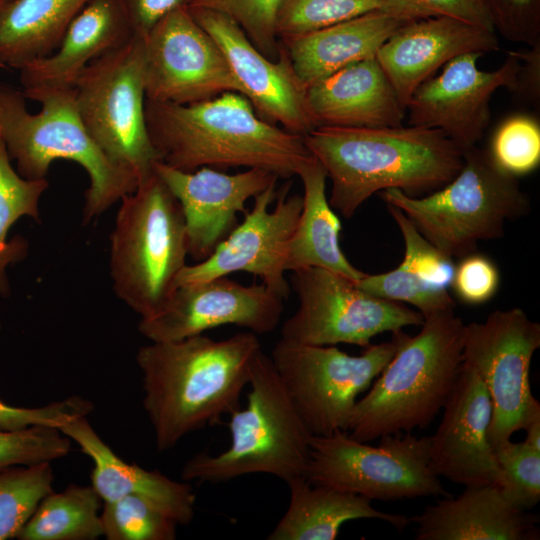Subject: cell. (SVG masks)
I'll return each instance as SVG.
<instances>
[{
    "label": "cell",
    "mask_w": 540,
    "mask_h": 540,
    "mask_svg": "<svg viewBox=\"0 0 540 540\" xmlns=\"http://www.w3.org/2000/svg\"><path fill=\"white\" fill-rule=\"evenodd\" d=\"M260 351L257 334L251 331L222 340L198 334L140 347L136 362L156 448L167 451L239 408Z\"/></svg>",
    "instance_id": "cell-1"
},
{
    "label": "cell",
    "mask_w": 540,
    "mask_h": 540,
    "mask_svg": "<svg viewBox=\"0 0 540 540\" xmlns=\"http://www.w3.org/2000/svg\"><path fill=\"white\" fill-rule=\"evenodd\" d=\"M304 143L331 180L330 206L345 218L386 189L412 197L438 190L463 164V152L442 132L417 126H318Z\"/></svg>",
    "instance_id": "cell-2"
},
{
    "label": "cell",
    "mask_w": 540,
    "mask_h": 540,
    "mask_svg": "<svg viewBox=\"0 0 540 540\" xmlns=\"http://www.w3.org/2000/svg\"><path fill=\"white\" fill-rule=\"evenodd\" d=\"M145 119L160 162L185 172L263 168L287 179L313 158L304 136L261 119L238 92L191 104L145 100Z\"/></svg>",
    "instance_id": "cell-3"
},
{
    "label": "cell",
    "mask_w": 540,
    "mask_h": 540,
    "mask_svg": "<svg viewBox=\"0 0 540 540\" xmlns=\"http://www.w3.org/2000/svg\"><path fill=\"white\" fill-rule=\"evenodd\" d=\"M464 327L454 311L426 317L414 336L402 330L397 349L365 396L346 431L361 442L427 427L448 401L459 376Z\"/></svg>",
    "instance_id": "cell-4"
},
{
    "label": "cell",
    "mask_w": 540,
    "mask_h": 540,
    "mask_svg": "<svg viewBox=\"0 0 540 540\" xmlns=\"http://www.w3.org/2000/svg\"><path fill=\"white\" fill-rule=\"evenodd\" d=\"M26 100L21 90L0 84V139L20 176L45 179L51 163L58 159L79 164L90 182L82 212L84 224L136 190L134 172L112 160L86 129L73 87L39 96L37 113L28 111Z\"/></svg>",
    "instance_id": "cell-5"
},
{
    "label": "cell",
    "mask_w": 540,
    "mask_h": 540,
    "mask_svg": "<svg viewBox=\"0 0 540 540\" xmlns=\"http://www.w3.org/2000/svg\"><path fill=\"white\" fill-rule=\"evenodd\" d=\"M248 385L246 406L229 414L230 445L219 454L201 452L189 459L182 469L185 481L218 483L257 473L286 483L304 477L312 434L263 351Z\"/></svg>",
    "instance_id": "cell-6"
},
{
    "label": "cell",
    "mask_w": 540,
    "mask_h": 540,
    "mask_svg": "<svg viewBox=\"0 0 540 540\" xmlns=\"http://www.w3.org/2000/svg\"><path fill=\"white\" fill-rule=\"evenodd\" d=\"M110 235V276L116 296L141 319L158 313L187 265L181 206L154 172L125 195Z\"/></svg>",
    "instance_id": "cell-7"
},
{
    "label": "cell",
    "mask_w": 540,
    "mask_h": 540,
    "mask_svg": "<svg viewBox=\"0 0 540 540\" xmlns=\"http://www.w3.org/2000/svg\"><path fill=\"white\" fill-rule=\"evenodd\" d=\"M400 209L440 253L454 260L473 253L481 241L498 239L505 222L526 215L529 199L516 177L502 171L488 150L463 151V164L447 184L424 197L399 189L379 192Z\"/></svg>",
    "instance_id": "cell-8"
},
{
    "label": "cell",
    "mask_w": 540,
    "mask_h": 540,
    "mask_svg": "<svg viewBox=\"0 0 540 540\" xmlns=\"http://www.w3.org/2000/svg\"><path fill=\"white\" fill-rule=\"evenodd\" d=\"M143 38L127 43L87 65L73 84L80 117L100 148L130 169L138 184L160 161L145 119Z\"/></svg>",
    "instance_id": "cell-9"
},
{
    "label": "cell",
    "mask_w": 540,
    "mask_h": 540,
    "mask_svg": "<svg viewBox=\"0 0 540 540\" xmlns=\"http://www.w3.org/2000/svg\"><path fill=\"white\" fill-rule=\"evenodd\" d=\"M430 437L384 435L378 446L337 430L312 435L304 477L372 500L451 496L429 465Z\"/></svg>",
    "instance_id": "cell-10"
},
{
    "label": "cell",
    "mask_w": 540,
    "mask_h": 540,
    "mask_svg": "<svg viewBox=\"0 0 540 540\" xmlns=\"http://www.w3.org/2000/svg\"><path fill=\"white\" fill-rule=\"evenodd\" d=\"M398 341L370 344L361 355L335 345L318 346L281 338L271 361L291 401L312 435L346 431L358 396L393 357Z\"/></svg>",
    "instance_id": "cell-11"
},
{
    "label": "cell",
    "mask_w": 540,
    "mask_h": 540,
    "mask_svg": "<svg viewBox=\"0 0 540 540\" xmlns=\"http://www.w3.org/2000/svg\"><path fill=\"white\" fill-rule=\"evenodd\" d=\"M540 347V325L521 308L495 310L483 322L465 324L463 363L486 387L492 407L488 440L494 450L540 415L529 380Z\"/></svg>",
    "instance_id": "cell-12"
},
{
    "label": "cell",
    "mask_w": 540,
    "mask_h": 540,
    "mask_svg": "<svg viewBox=\"0 0 540 540\" xmlns=\"http://www.w3.org/2000/svg\"><path fill=\"white\" fill-rule=\"evenodd\" d=\"M296 312L283 324V339L329 346L340 343L367 347L376 335L421 325L423 316L400 302L380 298L336 272L307 267L292 271Z\"/></svg>",
    "instance_id": "cell-13"
},
{
    "label": "cell",
    "mask_w": 540,
    "mask_h": 540,
    "mask_svg": "<svg viewBox=\"0 0 540 540\" xmlns=\"http://www.w3.org/2000/svg\"><path fill=\"white\" fill-rule=\"evenodd\" d=\"M142 38L146 100L191 104L240 93L220 47L187 6L165 15Z\"/></svg>",
    "instance_id": "cell-14"
},
{
    "label": "cell",
    "mask_w": 540,
    "mask_h": 540,
    "mask_svg": "<svg viewBox=\"0 0 540 540\" xmlns=\"http://www.w3.org/2000/svg\"><path fill=\"white\" fill-rule=\"evenodd\" d=\"M291 185L292 181H287L277 191L274 183L256 195L242 223L208 258L186 265L176 287L248 272L260 277L264 285L283 299L287 298L290 293L285 278L287 250L303 205L301 195H288Z\"/></svg>",
    "instance_id": "cell-15"
},
{
    "label": "cell",
    "mask_w": 540,
    "mask_h": 540,
    "mask_svg": "<svg viewBox=\"0 0 540 540\" xmlns=\"http://www.w3.org/2000/svg\"><path fill=\"white\" fill-rule=\"evenodd\" d=\"M482 55H460L423 82L406 104L408 125L439 130L462 152L476 146L490 123L493 94L513 89L520 65L518 52L509 51L498 69L483 71Z\"/></svg>",
    "instance_id": "cell-16"
},
{
    "label": "cell",
    "mask_w": 540,
    "mask_h": 540,
    "mask_svg": "<svg viewBox=\"0 0 540 540\" xmlns=\"http://www.w3.org/2000/svg\"><path fill=\"white\" fill-rule=\"evenodd\" d=\"M283 298L266 285H243L227 276L178 285L162 309L138 324L150 342L177 341L223 325L272 332L283 313Z\"/></svg>",
    "instance_id": "cell-17"
},
{
    "label": "cell",
    "mask_w": 540,
    "mask_h": 540,
    "mask_svg": "<svg viewBox=\"0 0 540 540\" xmlns=\"http://www.w3.org/2000/svg\"><path fill=\"white\" fill-rule=\"evenodd\" d=\"M188 9L220 47L240 93L261 119L281 124L285 130L301 136L317 127L308 107L307 88L280 42L278 58L271 60L256 49L230 18L211 10Z\"/></svg>",
    "instance_id": "cell-18"
},
{
    "label": "cell",
    "mask_w": 540,
    "mask_h": 540,
    "mask_svg": "<svg viewBox=\"0 0 540 540\" xmlns=\"http://www.w3.org/2000/svg\"><path fill=\"white\" fill-rule=\"evenodd\" d=\"M154 171L181 206L187 253L196 262L208 258L234 230L237 213H245L247 200L279 178L263 168H247L235 174L210 167L185 172L160 161Z\"/></svg>",
    "instance_id": "cell-19"
},
{
    "label": "cell",
    "mask_w": 540,
    "mask_h": 540,
    "mask_svg": "<svg viewBox=\"0 0 540 540\" xmlns=\"http://www.w3.org/2000/svg\"><path fill=\"white\" fill-rule=\"evenodd\" d=\"M430 437L429 465L438 476L466 486L501 484V471L488 440L492 407L473 369L462 362L456 385Z\"/></svg>",
    "instance_id": "cell-20"
},
{
    "label": "cell",
    "mask_w": 540,
    "mask_h": 540,
    "mask_svg": "<svg viewBox=\"0 0 540 540\" xmlns=\"http://www.w3.org/2000/svg\"><path fill=\"white\" fill-rule=\"evenodd\" d=\"M498 47L494 30L436 16L402 25L375 57L406 108L414 91L452 59L471 52L484 54Z\"/></svg>",
    "instance_id": "cell-21"
},
{
    "label": "cell",
    "mask_w": 540,
    "mask_h": 540,
    "mask_svg": "<svg viewBox=\"0 0 540 540\" xmlns=\"http://www.w3.org/2000/svg\"><path fill=\"white\" fill-rule=\"evenodd\" d=\"M134 35L118 0H90L51 54L18 70L22 93L35 101L44 93L72 88L87 65L121 47Z\"/></svg>",
    "instance_id": "cell-22"
},
{
    "label": "cell",
    "mask_w": 540,
    "mask_h": 540,
    "mask_svg": "<svg viewBox=\"0 0 540 540\" xmlns=\"http://www.w3.org/2000/svg\"><path fill=\"white\" fill-rule=\"evenodd\" d=\"M514 506L495 484L466 486L410 519L416 540H536L539 516Z\"/></svg>",
    "instance_id": "cell-23"
},
{
    "label": "cell",
    "mask_w": 540,
    "mask_h": 540,
    "mask_svg": "<svg viewBox=\"0 0 540 540\" xmlns=\"http://www.w3.org/2000/svg\"><path fill=\"white\" fill-rule=\"evenodd\" d=\"M306 98L317 127H397L406 115L376 57L350 64L312 84Z\"/></svg>",
    "instance_id": "cell-24"
},
{
    "label": "cell",
    "mask_w": 540,
    "mask_h": 540,
    "mask_svg": "<svg viewBox=\"0 0 540 540\" xmlns=\"http://www.w3.org/2000/svg\"><path fill=\"white\" fill-rule=\"evenodd\" d=\"M59 430L93 461L92 487L101 500L110 502L127 495L141 496L180 525L192 521L196 495L189 483L122 460L94 431L86 416L75 417Z\"/></svg>",
    "instance_id": "cell-25"
},
{
    "label": "cell",
    "mask_w": 540,
    "mask_h": 540,
    "mask_svg": "<svg viewBox=\"0 0 540 540\" xmlns=\"http://www.w3.org/2000/svg\"><path fill=\"white\" fill-rule=\"evenodd\" d=\"M387 209L402 234L404 258L397 268L381 274L365 273L356 284L380 298L413 305L423 318L454 311L455 301L448 291L454 260L424 238L400 209L393 205Z\"/></svg>",
    "instance_id": "cell-26"
},
{
    "label": "cell",
    "mask_w": 540,
    "mask_h": 540,
    "mask_svg": "<svg viewBox=\"0 0 540 540\" xmlns=\"http://www.w3.org/2000/svg\"><path fill=\"white\" fill-rule=\"evenodd\" d=\"M407 22L386 11H372L279 42L308 88L350 64L375 57L387 39Z\"/></svg>",
    "instance_id": "cell-27"
},
{
    "label": "cell",
    "mask_w": 540,
    "mask_h": 540,
    "mask_svg": "<svg viewBox=\"0 0 540 540\" xmlns=\"http://www.w3.org/2000/svg\"><path fill=\"white\" fill-rule=\"evenodd\" d=\"M289 505L268 540H333L341 526L357 519H379L402 531L410 519L375 509L360 495L308 482L299 476L287 482Z\"/></svg>",
    "instance_id": "cell-28"
},
{
    "label": "cell",
    "mask_w": 540,
    "mask_h": 540,
    "mask_svg": "<svg viewBox=\"0 0 540 540\" xmlns=\"http://www.w3.org/2000/svg\"><path fill=\"white\" fill-rule=\"evenodd\" d=\"M297 176L303 184V205L289 241L286 271L318 267L358 282L365 273L354 267L340 248L341 223L326 196L324 167L313 156Z\"/></svg>",
    "instance_id": "cell-29"
},
{
    "label": "cell",
    "mask_w": 540,
    "mask_h": 540,
    "mask_svg": "<svg viewBox=\"0 0 540 540\" xmlns=\"http://www.w3.org/2000/svg\"><path fill=\"white\" fill-rule=\"evenodd\" d=\"M90 0H9L0 6V70L51 54Z\"/></svg>",
    "instance_id": "cell-30"
},
{
    "label": "cell",
    "mask_w": 540,
    "mask_h": 540,
    "mask_svg": "<svg viewBox=\"0 0 540 540\" xmlns=\"http://www.w3.org/2000/svg\"><path fill=\"white\" fill-rule=\"evenodd\" d=\"M101 498L91 486L50 492L17 536L19 540H95L103 536Z\"/></svg>",
    "instance_id": "cell-31"
},
{
    "label": "cell",
    "mask_w": 540,
    "mask_h": 540,
    "mask_svg": "<svg viewBox=\"0 0 540 540\" xmlns=\"http://www.w3.org/2000/svg\"><path fill=\"white\" fill-rule=\"evenodd\" d=\"M3 141L0 139V297L11 295L7 274L9 266L28 254V241L20 235L9 240L11 227L27 216L40 222L39 202L47 190V179L28 180L18 174L11 164Z\"/></svg>",
    "instance_id": "cell-32"
},
{
    "label": "cell",
    "mask_w": 540,
    "mask_h": 540,
    "mask_svg": "<svg viewBox=\"0 0 540 540\" xmlns=\"http://www.w3.org/2000/svg\"><path fill=\"white\" fill-rule=\"evenodd\" d=\"M379 10L406 21L423 18L407 0H282L276 33L295 36Z\"/></svg>",
    "instance_id": "cell-33"
},
{
    "label": "cell",
    "mask_w": 540,
    "mask_h": 540,
    "mask_svg": "<svg viewBox=\"0 0 540 540\" xmlns=\"http://www.w3.org/2000/svg\"><path fill=\"white\" fill-rule=\"evenodd\" d=\"M50 463L0 468V540L17 538L40 501L53 491Z\"/></svg>",
    "instance_id": "cell-34"
},
{
    "label": "cell",
    "mask_w": 540,
    "mask_h": 540,
    "mask_svg": "<svg viewBox=\"0 0 540 540\" xmlns=\"http://www.w3.org/2000/svg\"><path fill=\"white\" fill-rule=\"evenodd\" d=\"M101 522L107 540H174L177 535L175 519L136 495L104 502Z\"/></svg>",
    "instance_id": "cell-35"
},
{
    "label": "cell",
    "mask_w": 540,
    "mask_h": 540,
    "mask_svg": "<svg viewBox=\"0 0 540 540\" xmlns=\"http://www.w3.org/2000/svg\"><path fill=\"white\" fill-rule=\"evenodd\" d=\"M489 155L505 173L518 177L534 171L540 164V125L529 115L505 119L493 134Z\"/></svg>",
    "instance_id": "cell-36"
},
{
    "label": "cell",
    "mask_w": 540,
    "mask_h": 540,
    "mask_svg": "<svg viewBox=\"0 0 540 540\" xmlns=\"http://www.w3.org/2000/svg\"><path fill=\"white\" fill-rule=\"evenodd\" d=\"M282 0H191L188 8L211 10L233 20L265 57L276 60V19Z\"/></svg>",
    "instance_id": "cell-37"
},
{
    "label": "cell",
    "mask_w": 540,
    "mask_h": 540,
    "mask_svg": "<svg viewBox=\"0 0 540 540\" xmlns=\"http://www.w3.org/2000/svg\"><path fill=\"white\" fill-rule=\"evenodd\" d=\"M494 455L501 471L499 489L516 507L529 510L540 500V451L525 441L498 445Z\"/></svg>",
    "instance_id": "cell-38"
},
{
    "label": "cell",
    "mask_w": 540,
    "mask_h": 540,
    "mask_svg": "<svg viewBox=\"0 0 540 540\" xmlns=\"http://www.w3.org/2000/svg\"><path fill=\"white\" fill-rule=\"evenodd\" d=\"M70 449L71 440L55 427L0 428V468L51 462L65 457Z\"/></svg>",
    "instance_id": "cell-39"
},
{
    "label": "cell",
    "mask_w": 540,
    "mask_h": 540,
    "mask_svg": "<svg viewBox=\"0 0 540 540\" xmlns=\"http://www.w3.org/2000/svg\"><path fill=\"white\" fill-rule=\"evenodd\" d=\"M495 33L533 46L540 42V0H480Z\"/></svg>",
    "instance_id": "cell-40"
},
{
    "label": "cell",
    "mask_w": 540,
    "mask_h": 540,
    "mask_svg": "<svg viewBox=\"0 0 540 540\" xmlns=\"http://www.w3.org/2000/svg\"><path fill=\"white\" fill-rule=\"evenodd\" d=\"M0 323V332H1ZM93 404L79 396H71L61 401L36 408L15 407L0 399V428L19 430L31 426L60 428L78 416H87Z\"/></svg>",
    "instance_id": "cell-41"
},
{
    "label": "cell",
    "mask_w": 540,
    "mask_h": 540,
    "mask_svg": "<svg viewBox=\"0 0 540 540\" xmlns=\"http://www.w3.org/2000/svg\"><path fill=\"white\" fill-rule=\"evenodd\" d=\"M499 283L496 264L486 255L473 252L455 265L450 287L463 303L479 305L496 294Z\"/></svg>",
    "instance_id": "cell-42"
},
{
    "label": "cell",
    "mask_w": 540,
    "mask_h": 540,
    "mask_svg": "<svg viewBox=\"0 0 540 540\" xmlns=\"http://www.w3.org/2000/svg\"><path fill=\"white\" fill-rule=\"evenodd\" d=\"M423 18L446 16L494 30L480 0H407Z\"/></svg>",
    "instance_id": "cell-43"
},
{
    "label": "cell",
    "mask_w": 540,
    "mask_h": 540,
    "mask_svg": "<svg viewBox=\"0 0 540 540\" xmlns=\"http://www.w3.org/2000/svg\"><path fill=\"white\" fill-rule=\"evenodd\" d=\"M134 34L144 37L171 11L188 6L191 0H118Z\"/></svg>",
    "instance_id": "cell-44"
},
{
    "label": "cell",
    "mask_w": 540,
    "mask_h": 540,
    "mask_svg": "<svg viewBox=\"0 0 540 540\" xmlns=\"http://www.w3.org/2000/svg\"><path fill=\"white\" fill-rule=\"evenodd\" d=\"M517 52L520 65L511 92L528 103L536 104L540 99V42Z\"/></svg>",
    "instance_id": "cell-45"
},
{
    "label": "cell",
    "mask_w": 540,
    "mask_h": 540,
    "mask_svg": "<svg viewBox=\"0 0 540 540\" xmlns=\"http://www.w3.org/2000/svg\"><path fill=\"white\" fill-rule=\"evenodd\" d=\"M525 442L532 448L540 451V415L534 417L524 428Z\"/></svg>",
    "instance_id": "cell-46"
},
{
    "label": "cell",
    "mask_w": 540,
    "mask_h": 540,
    "mask_svg": "<svg viewBox=\"0 0 540 540\" xmlns=\"http://www.w3.org/2000/svg\"><path fill=\"white\" fill-rule=\"evenodd\" d=\"M9 0H0V6L8 2Z\"/></svg>",
    "instance_id": "cell-47"
}]
</instances>
